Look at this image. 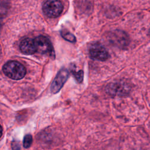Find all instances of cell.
<instances>
[{"mask_svg":"<svg viewBox=\"0 0 150 150\" xmlns=\"http://www.w3.org/2000/svg\"><path fill=\"white\" fill-rule=\"evenodd\" d=\"M3 71L6 76L13 80H20L26 74L25 67L16 61H9L3 66Z\"/></svg>","mask_w":150,"mask_h":150,"instance_id":"6da1fadb","label":"cell"},{"mask_svg":"<svg viewBox=\"0 0 150 150\" xmlns=\"http://www.w3.org/2000/svg\"><path fill=\"white\" fill-rule=\"evenodd\" d=\"M42 9L44 13L47 16L56 18L62 12L63 6L60 1H47L44 3Z\"/></svg>","mask_w":150,"mask_h":150,"instance_id":"7a4b0ae2","label":"cell"},{"mask_svg":"<svg viewBox=\"0 0 150 150\" xmlns=\"http://www.w3.org/2000/svg\"><path fill=\"white\" fill-rule=\"evenodd\" d=\"M89 53L93 59L100 61H105L110 56L107 50L98 43H93L90 46Z\"/></svg>","mask_w":150,"mask_h":150,"instance_id":"3957f363","label":"cell"},{"mask_svg":"<svg viewBox=\"0 0 150 150\" xmlns=\"http://www.w3.org/2000/svg\"><path fill=\"white\" fill-rule=\"evenodd\" d=\"M36 52L45 54L53 53L52 45L50 40L46 36L40 35L34 39Z\"/></svg>","mask_w":150,"mask_h":150,"instance_id":"277c9868","label":"cell"},{"mask_svg":"<svg viewBox=\"0 0 150 150\" xmlns=\"http://www.w3.org/2000/svg\"><path fill=\"white\" fill-rule=\"evenodd\" d=\"M69 77V72L66 69H61L57 74L51 85V91L55 94L60 91Z\"/></svg>","mask_w":150,"mask_h":150,"instance_id":"5b68a950","label":"cell"},{"mask_svg":"<svg viewBox=\"0 0 150 150\" xmlns=\"http://www.w3.org/2000/svg\"><path fill=\"white\" fill-rule=\"evenodd\" d=\"M21 51L25 54H32L36 52L34 39L25 38L21 41L19 45Z\"/></svg>","mask_w":150,"mask_h":150,"instance_id":"8992f818","label":"cell"},{"mask_svg":"<svg viewBox=\"0 0 150 150\" xmlns=\"http://www.w3.org/2000/svg\"><path fill=\"white\" fill-rule=\"evenodd\" d=\"M111 39H112V41L114 44L118 46H120L119 40L121 46H125V44L127 43L126 41L127 37L125 36V34L123 32H121L120 31L118 32H114L112 34Z\"/></svg>","mask_w":150,"mask_h":150,"instance_id":"52a82bcc","label":"cell"},{"mask_svg":"<svg viewBox=\"0 0 150 150\" xmlns=\"http://www.w3.org/2000/svg\"><path fill=\"white\" fill-rule=\"evenodd\" d=\"M61 35L64 39H66V40L70 42L71 43H74L76 41L75 36L72 33H71L70 32H69L67 30H63L61 32Z\"/></svg>","mask_w":150,"mask_h":150,"instance_id":"ba28073f","label":"cell"},{"mask_svg":"<svg viewBox=\"0 0 150 150\" xmlns=\"http://www.w3.org/2000/svg\"><path fill=\"white\" fill-rule=\"evenodd\" d=\"M71 72L73 76L76 79V80L79 83H81L83 81V70H79L78 71H75V69L72 67L71 69Z\"/></svg>","mask_w":150,"mask_h":150,"instance_id":"9c48e42d","label":"cell"},{"mask_svg":"<svg viewBox=\"0 0 150 150\" xmlns=\"http://www.w3.org/2000/svg\"><path fill=\"white\" fill-rule=\"evenodd\" d=\"M32 143V137L30 134H27L23 138V145L25 148H29Z\"/></svg>","mask_w":150,"mask_h":150,"instance_id":"30bf717a","label":"cell"},{"mask_svg":"<svg viewBox=\"0 0 150 150\" xmlns=\"http://www.w3.org/2000/svg\"><path fill=\"white\" fill-rule=\"evenodd\" d=\"M2 128L1 126L0 125V137H1V135H2Z\"/></svg>","mask_w":150,"mask_h":150,"instance_id":"8fae6325","label":"cell"},{"mask_svg":"<svg viewBox=\"0 0 150 150\" xmlns=\"http://www.w3.org/2000/svg\"><path fill=\"white\" fill-rule=\"evenodd\" d=\"M1 18H0V25H1Z\"/></svg>","mask_w":150,"mask_h":150,"instance_id":"7c38bea8","label":"cell"},{"mask_svg":"<svg viewBox=\"0 0 150 150\" xmlns=\"http://www.w3.org/2000/svg\"><path fill=\"white\" fill-rule=\"evenodd\" d=\"M149 35H150V29H149Z\"/></svg>","mask_w":150,"mask_h":150,"instance_id":"4fadbf2b","label":"cell"}]
</instances>
